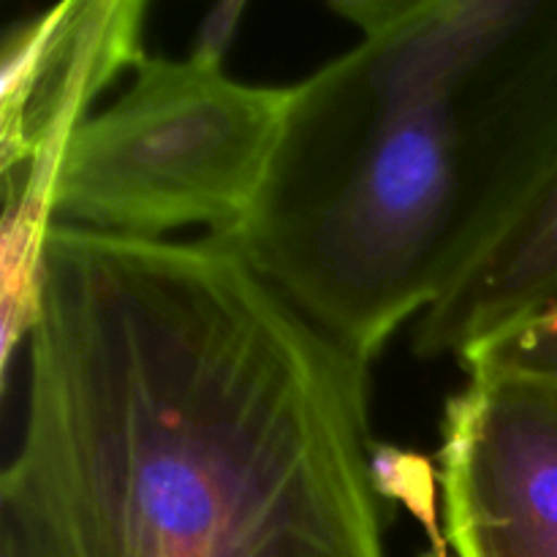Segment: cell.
Instances as JSON below:
<instances>
[{"label": "cell", "mask_w": 557, "mask_h": 557, "mask_svg": "<svg viewBox=\"0 0 557 557\" xmlns=\"http://www.w3.org/2000/svg\"><path fill=\"white\" fill-rule=\"evenodd\" d=\"M0 557H44L25 528L5 511H0Z\"/></svg>", "instance_id": "30bf717a"}, {"label": "cell", "mask_w": 557, "mask_h": 557, "mask_svg": "<svg viewBox=\"0 0 557 557\" xmlns=\"http://www.w3.org/2000/svg\"><path fill=\"white\" fill-rule=\"evenodd\" d=\"M370 482L379 498L400 504L430 539V553L449 555L446 533L438 520L441 468L422 451L373 441L370 446Z\"/></svg>", "instance_id": "ba28073f"}, {"label": "cell", "mask_w": 557, "mask_h": 557, "mask_svg": "<svg viewBox=\"0 0 557 557\" xmlns=\"http://www.w3.org/2000/svg\"><path fill=\"white\" fill-rule=\"evenodd\" d=\"M557 297V161L504 232L417 319L411 346L422 359H462L479 343Z\"/></svg>", "instance_id": "8992f818"}, {"label": "cell", "mask_w": 557, "mask_h": 557, "mask_svg": "<svg viewBox=\"0 0 557 557\" xmlns=\"http://www.w3.org/2000/svg\"><path fill=\"white\" fill-rule=\"evenodd\" d=\"M245 9H248L245 0H223V3L212 5L205 14V20H201L194 41V52H190L188 60H194L196 65L207 71H223V60H226L228 49H232Z\"/></svg>", "instance_id": "9c48e42d"}, {"label": "cell", "mask_w": 557, "mask_h": 557, "mask_svg": "<svg viewBox=\"0 0 557 557\" xmlns=\"http://www.w3.org/2000/svg\"><path fill=\"white\" fill-rule=\"evenodd\" d=\"M370 359L215 239L52 226L0 511L44 557H386Z\"/></svg>", "instance_id": "6da1fadb"}, {"label": "cell", "mask_w": 557, "mask_h": 557, "mask_svg": "<svg viewBox=\"0 0 557 557\" xmlns=\"http://www.w3.org/2000/svg\"><path fill=\"white\" fill-rule=\"evenodd\" d=\"M292 87H259L194 60L147 58L134 82L71 136L54 226L163 239L243 228L270 174Z\"/></svg>", "instance_id": "3957f363"}, {"label": "cell", "mask_w": 557, "mask_h": 557, "mask_svg": "<svg viewBox=\"0 0 557 557\" xmlns=\"http://www.w3.org/2000/svg\"><path fill=\"white\" fill-rule=\"evenodd\" d=\"M441 500L460 557H557V381L473 375L446 400Z\"/></svg>", "instance_id": "277c9868"}, {"label": "cell", "mask_w": 557, "mask_h": 557, "mask_svg": "<svg viewBox=\"0 0 557 557\" xmlns=\"http://www.w3.org/2000/svg\"><path fill=\"white\" fill-rule=\"evenodd\" d=\"M237 250L359 357L422 319L557 161V0H332Z\"/></svg>", "instance_id": "7a4b0ae2"}, {"label": "cell", "mask_w": 557, "mask_h": 557, "mask_svg": "<svg viewBox=\"0 0 557 557\" xmlns=\"http://www.w3.org/2000/svg\"><path fill=\"white\" fill-rule=\"evenodd\" d=\"M422 557H449V555H435V553H428V555H422Z\"/></svg>", "instance_id": "8fae6325"}, {"label": "cell", "mask_w": 557, "mask_h": 557, "mask_svg": "<svg viewBox=\"0 0 557 557\" xmlns=\"http://www.w3.org/2000/svg\"><path fill=\"white\" fill-rule=\"evenodd\" d=\"M468 375L557 381V297L460 359Z\"/></svg>", "instance_id": "52a82bcc"}, {"label": "cell", "mask_w": 557, "mask_h": 557, "mask_svg": "<svg viewBox=\"0 0 557 557\" xmlns=\"http://www.w3.org/2000/svg\"><path fill=\"white\" fill-rule=\"evenodd\" d=\"M145 0H65L9 27L0 54L3 174L60 166L92 98L123 69L145 63Z\"/></svg>", "instance_id": "5b68a950"}]
</instances>
